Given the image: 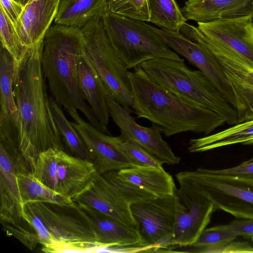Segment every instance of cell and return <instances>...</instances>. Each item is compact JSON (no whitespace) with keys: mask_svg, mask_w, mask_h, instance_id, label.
Returning <instances> with one entry per match:
<instances>
[{"mask_svg":"<svg viewBox=\"0 0 253 253\" xmlns=\"http://www.w3.org/2000/svg\"><path fill=\"white\" fill-rule=\"evenodd\" d=\"M42 50L43 42L28 48L13 66L12 88L18 110L19 149L24 166L31 172L41 152L50 148L66 150L47 92Z\"/></svg>","mask_w":253,"mask_h":253,"instance_id":"cell-1","label":"cell"},{"mask_svg":"<svg viewBox=\"0 0 253 253\" xmlns=\"http://www.w3.org/2000/svg\"><path fill=\"white\" fill-rule=\"evenodd\" d=\"M128 76L137 118L158 126L167 137L186 131L208 135L226 123L218 114L159 85L140 65Z\"/></svg>","mask_w":253,"mask_h":253,"instance_id":"cell-2","label":"cell"},{"mask_svg":"<svg viewBox=\"0 0 253 253\" xmlns=\"http://www.w3.org/2000/svg\"><path fill=\"white\" fill-rule=\"evenodd\" d=\"M84 45L81 28L51 25L43 39L42 71L52 97L58 105L66 110H80L95 128L111 135L95 118L79 88L78 66Z\"/></svg>","mask_w":253,"mask_h":253,"instance_id":"cell-3","label":"cell"},{"mask_svg":"<svg viewBox=\"0 0 253 253\" xmlns=\"http://www.w3.org/2000/svg\"><path fill=\"white\" fill-rule=\"evenodd\" d=\"M27 221L46 253L100 252V244L85 211L76 203L35 202L24 205Z\"/></svg>","mask_w":253,"mask_h":253,"instance_id":"cell-4","label":"cell"},{"mask_svg":"<svg viewBox=\"0 0 253 253\" xmlns=\"http://www.w3.org/2000/svg\"><path fill=\"white\" fill-rule=\"evenodd\" d=\"M140 66L161 87L218 114L229 125L238 123L236 109L201 71L190 69L183 59L159 58Z\"/></svg>","mask_w":253,"mask_h":253,"instance_id":"cell-5","label":"cell"},{"mask_svg":"<svg viewBox=\"0 0 253 253\" xmlns=\"http://www.w3.org/2000/svg\"><path fill=\"white\" fill-rule=\"evenodd\" d=\"M109 41L129 70L159 58H181L167 45L158 29L141 21L106 11L102 15Z\"/></svg>","mask_w":253,"mask_h":253,"instance_id":"cell-6","label":"cell"},{"mask_svg":"<svg viewBox=\"0 0 253 253\" xmlns=\"http://www.w3.org/2000/svg\"><path fill=\"white\" fill-rule=\"evenodd\" d=\"M175 176L180 187L207 197L216 210L237 218L253 219V179L202 168L179 172Z\"/></svg>","mask_w":253,"mask_h":253,"instance_id":"cell-7","label":"cell"},{"mask_svg":"<svg viewBox=\"0 0 253 253\" xmlns=\"http://www.w3.org/2000/svg\"><path fill=\"white\" fill-rule=\"evenodd\" d=\"M102 15L94 16L81 28L84 51L101 77L108 95L130 113L134 101L129 71L109 41Z\"/></svg>","mask_w":253,"mask_h":253,"instance_id":"cell-8","label":"cell"},{"mask_svg":"<svg viewBox=\"0 0 253 253\" xmlns=\"http://www.w3.org/2000/svg\"><path fill=\"white\" fill-rule=\"evenodd\" d=\"M180 31L210 51L220 63L235 99L238 123L253 120V63L223 43L186 23Z\"/></svg>","mask_w":253,"mask_h":253,"instance_id":"cell-9","label":"cell"},{"mask_svg":"<svg viewBox=\"0 0 253 253\" xmlns=\"http://www.w3.org/2000/svg\"><path fill=\"white\" fill-rule=\"evenodd\" d=\"M144 252H171L175 223L174 195L131 204Z\"/></svg>","mask_w":253,"mask_h":253,"instance_id":"cell-10","label":"cell"},{"mask_svg":"<svg viewBox=\"0 0 253 253\" xmlns=\"http://www.w3.org/2000/svg\"><path fill=\"white\" fill-rule=\"evenodd\" d=\"M174 195L176 207L171 252L195 243L216 211L211 200L183 187L176 188Z\"/></svg>","mask_w":253,"mask_h":253,"instance_id":"cell-11","label":"cell"},{"mask_svg":"<svg viewBox=\"0 0 253 253\" xmlns=\"http://www.w3.org/2000/svg\"><path fill=\"white\" fill-rule=\"evenodd\" d=\"M107 101L110 115L119 127L121 137L138 144L164 164L174 165L179 163L180 158L163 139L160 126L154 124L149 127L141 126L128 110L109 95Z\"/></svg>","mask_w":253,"mask_h":253,"instance_id":"cell-12","label":"cell"},{"mask_svg":"<svg viewBox=\"0 0 253 253\" xmlns=\"http://www.w3.org/2000/svg\"><path fill=\"white\" fill-rule=\"evenodd\" d=\"M160 32L167 45L197 67L235 109L236 103L233 93L220 63L212 53L179 31L162 28Z\"/></svg>","mask_w":253,"mask_h":253,"instance_id":"cell-13","label":"cell"},{"mask_svg":"<svg viewBox=\"0 0 253 253\" xmlns=\"http://www.w3.org/2000/svg\"><path fill=\"white\" fill-rule=\"evenodd\" d=\"M66 111L74 120L71 123L86 145L97 173L102 174L133 166L112 142L111 135L101 132L84 121L77 110L72 109Z\"/></svg>","mask_w":253,"mask_h":253,"instance_id":"cell-14","label":"cell"},{"mask_svg":"<svg viewBox=\"0 0 253 253\" xmlns=\"http://www.w3.org/2000/svg\"><path fill=\"white\" fill-rule=\"evenodd\" d=\"M197 24L207 37L227 45L253 63V16Z\"/></svg>","mask_w":253,"mask_h":253,"instance_id":"cell-15","label":"cell"},{"mask_svg":"<svg viewBox=\"0 0 253 253\" xmlns=\"http://www.w3.org/2000/svg\"><path fill=\"white\" fill-rule=\"evenodd\" d=\"M74 201L104 213L137 231L130 205L118 195L102 174L97 173L88 188Z\"/></svg>","mask_w":253,"mask_h":253,"instance_id":"cell-16","label":"cell"},{"mask_svg":"<svg viewBox=\"0 0 253 253\" xmlns=\"http://www.w3.org/2000/svg\"><path fill=\"white\" fill-rule=\"evenodd\" d=\"M78 205L86 213L92 224L102 248L100 252H112L117 249L123 252H144L136 230L96 210Z\"/></svg>","mask_w":253,"mask_h":253,"instance_id":"cell-17","label":"cell"},{"mask_svg":"<svg viewBox=\"0 0 253 253\" xmlns=\"http://www.w3.org/2000/svg\"><path fill=\"white\" fill-rule=\"evenodd\" d=\"M60 0H28L15 28L26 47L43 42L57 13Z\"/></svg>","mask_w":253,"mask_h":253,"instance_id":"cell-18","label":"cell"},{"mask_svg":"<svg viewBox=\"0 0 253 253\" xmlns=\"http://www.w3.org/2000/svg\"><path fill=\"white\" fill-rule=\"evenodd\" d=\"M58 180L56 192L72 201L88 188L97 173L93 163L56 149Z\"/></svg>","mask_w":253,"mask_h":253,"instance_id":"cell-19","label":"cell"},{"mask_svg":"<svg viewBox=\"0 0 253 253\" xmlns=\"http://www.w3.org/2000/svg\"><path fill=\"white\" fill-rule=\"evenodd\" d=\"M0 223L17 224L25 219L24 204L20 195L16 165L0 145Z\"/></svg>","mask_w":253,"mask_h":253,"instance_id":"cell-20","label":"cell"},{"mask_svg":"<svg viewBox=\"0 0 253 253\" xmlns=\"http://www.w3.org/2000/svg\"><path fill=\"white\" fill-rule=\"evenodd\" d=\"M186 20L206 23L253 16V0H193L181 9Z\"/></svg>","mask_w":253,"mask_h":253,"instance_id":"cell-21","label":"cell"},{"mask_svg":"<svg viewBox=\"0 0 253 253\" xmlns=\"http://www.w3.org/2000/svg\"><path fill=\"white\" fill-rule=\"evenodd\" d=\"M78 78L79 88L84 99L88 102L101 125L109 130L110 115L107 101L108 94L101 77L84 49L78 63Z\"/></svg>","mask_w":253,"mask_h":253,"instance_id":"cell-22","label":"cell"},{"mask_svg":"<svg viewBox=\"0 0 253 253\" xmlns=\"http://www.w3.org/2000/svg\"><path fill=\"white\" fill-rule=\"evenodd\" d=\"M126 180L156 197L174 195L173 178L163 168L133 166L118 170Z\"/></svg>","mask_w":253,"mask_h":253,"instance_id":"cell-23","label":"cell"},{"mask_svg":"<svg viewBox=\"0 0 253 253\" xmlns=\"http://www.w3.org/2000/svg\"><path fill=\"white\" fill-rule=\"evenodd\" d=\"M107 10V0H60L54 22L82 28L93 17Z\"/></svg>","mask_w":253,"mask_h":253,"instance_id":"cell-24","label":"cell"},{"mask_svg":"<svg viewBox=\"0 0 253 253\" xmlns=\"http://www.w3.org/2000/svg\"><path fill=\"white\" fill-rule=\"evenodd\" d=\"M0 54V123L18 130V110L12 88L14 60L1 45Z\"/></svg>","mask_w":253,"mask_h":253,"instance_id":"cell-25","label":"cell"},{"mask_svg":"<svg viewBox=\"0 0 253 253\" xmlns=\"http://www.w3.org/2000/svg\"><path fill=\"white\" fill-rule=\"evenodd\" d=\"M253 137V120L234 125L218 132L189 142L188 150L192 153L202 152L231 145L242 144Z\"/></svg>","mask_w":253,"mask_h":253,"instance_id":"cell-26","label":"cell"},{"mask_svg":"<svg viewBox=\"0 0 253 253\" xmlns=\"http://www.w3.org/2000/svg\"><path fill=\"white\" fill-rule=\"evenodd\" d=\"M17 179L23 204L42 202L70 204L74 201L47 188L26 170H17Z\"/></svg>","mask_w":253,"mask_h":253,"instance_id":"cell-27","label":"cell"},{"mask_svg":"<svg viewBox=\"0 0 253 253\" xmlns=\"http://www.w3.org/2000/svg\"><path fill=\"white\" fill-rule=\"evenodd\" d=\"M50 102L54 119L66 148L75 157L91 161L83 139L71 122L67 119L61 106L52 97H50Z\"/></svg>","mask_w":253,"mask_h":253,"instance_id":"cell-28","label":"cell"},{"mask_svg":"<svg viewBox=\"0 0 253 253\" xmlns=\"http://www.w3.org/2000/svg\"><path fill=\"white\" fill-rule=\"evenodd\" d=\"M149 22L175 31H180L186 23L181 9L175 0H148Z\"/></svg>","mask_w":253,"mask_h":253,"instance_id":"cell-29","label":"cell"},{"mask_svg":"<svg viewBox=\"0 0 253 253\" xmlns=\"http://www.w3.org/2000/svg\"><path fill=\"white\" fill-rule=\"evenodd\" d=\"M237 236L222 225L206 228L197 241L190 246L178 248L177 252L207 253L213 248L222 246L233 241Z\"/></svg>","mask_w":253,"mask_h":253,"instance_id":"cell-30","label":"cell"},{"mask_svg":"<svg viewBox=\"0 0 253 253\" xmlns=\"http://www.w3.org/2000/svg\"><path fill=\"white\" fill-rule=\"evenodd\" d=\"M56 149L50 148L40 153L31 172L36 179L55 192L58 180Z\"/></svg>","mask_w":253,"mask_h":253,"instance_id":"cell-31","label":"cell"},{"mask_svg":"<svg viewBox=\"0 0 253 253\" xmlns=\"http://www.w3.org/2000/svg\"><path fill=\"white\" fill-rule=\"evenodd\" d=\"M102 174L118 195L129 205L157 197L123 179L119 175L118 170H111Z\"/></svg>","mask_w":253,"mask_h":253,"instance_id":"cell-32","label":"cell"},{"mask_svg":"<svg viewBox=\"0 0 253 253\" xmlns=\"http://www.w3.org/2000/svg\"><path fill=\"white\" fill-rule=\"evenodd\" d=\"M110 137L114 144L133 166L163 167V162L135 142L121 136Z\"/></svg>","mask_w":253,"mask_h":253,"instance_id":"cell-33","label":"cell"},{"mask_svg":"<svg viewBox=\"0 0 253 253\" xmlns=\"http://www.w3.org/2000/svg\"><path fill=\"white\" fill-rule=\"evenodd\" d=\"M0 35L1 45L12 56L14 63L19 61L28 47L23 44L13 23L0 6Z\"/></svg>","mask_w":253,"mask_h":253,"instance_id":"cell-34","label":"cell"},{"mask_svg":"<svg viewBox=\"0 0 253 253\" xmlns=\"http://www.w3.org/2000/svg\"><path fill=\"white\" fill-rule=\"evenodd\" d=\"M108 11L115 14L149 22L148 0H107Z\"/></svg>","mask_w":253,"mask_h":253,"instance_id":"cell-35","label":"cell"},{"mask_svg":"<svg viewBox=\"0 0 253 253\" xmlns=\"http://www.w3.org/2000/svg\"><path fill=\"white\" fill-rule=\"evenodd\" d=\"M3 230L9 236H12L17 239L30 250H33L40 244V239L35 230L25 219L17 224L1 223Z\"/></svg>","mask_w":253,"mask_h":253,"instance_id":"cell-36","label":"cell"},{"mask_svg":"<svg viewBox=\"0 0 253 253\" xmlns=\"http://www.w3.org/2000/svg\"><path fill=\"white\" fill-rule=\"evenodd\" d=\"M222 226L234 232L238 237L249 238L253 237V219L238 218Z\"/></svg>","mask_w":253,"mask_h":253,"instance_id":"cell-37","label":"cell"},{"mask_svg":"<svg viewBox=\"0 0 253 253\" xmlns=\"http://www.w3.org/2000/svg\"><path fill=\"white\" fill-rule=\"evenodd\" d=\"M0 6L3 8L15 27L18 23L24 5L16 0H0Z\"/></svg>","mask_w":253,"mask_h":253,"instance_id":"cell-38","label":"cell"},{"mask_svg":"<svg viewBox=\"0 0 253 253\" xmlns=\"http://www.w3.org/2000/svg\"><path fill=\"white\" fill-rule=\"evenodd\" d=\"M253 253V247L246 242L234 241L222 246L210 249L207 253Z\"/></svg>","mask_w":253,"mask_h":253,"instance_id":"cell-39","label":"cell"},{"mask_svg":"<svg viewBox=\"0 0 253 253\" xmlns=\"http://www.w3.org/2000/svg\"><path fill=\"white\" fill-rule=\"evenodd\" d=\"M211 170L217 173L242 176L253 179V162L247 161L234 167Z\"/></svg>","mask_w":253,"mask_h":253,"instance_id":"cell-40","label":"cell"},{"mask_svg":"<svg viewBox=\"0 0 253 253\" xmlns=\"http://www.w3.org/2000/svg\"><path fill=\"white\" fill-rule=\"evenodd\" d=\"M253 144V137L250 138L245 142L243 145H252Z\"/></svg>","mask_w":253,"mask_h":253,"instance_id":"cell-41","label":"cell"},{"mask_svg":"<svg viewBox=\"0 0 253 253\" xmlns=\"http://www.w3.org/2000/svg\"><path fill=\"white\" fill-rule=\"evenodd\" d=\"M16 1L20 2L22 4L24 5L28 0H16Z\"/></svg>","mask_w":253,"mask_h":253,"instance_id":"cell-42","label":"cell"},{"mask_svg":"<svg viewBox=\"0 0 253 253\" xmlns=\"http://www.w3.org/2000/svg\"><path fill=\"white\" fill-rule=\"evenodd\" d=\"M248 162H253V157L248 161Z\"/></svg>","mask_w":253,"mask_h":253,"instance_id":"cell-43","label":"cell"},{"mask_svg":"<svg viewBox=\"0 0 253 253\" xmlns=\"http://www.w3.org/2000/svg\"><path fill=\"white\" fill-rule=\"evenodd\" d=\"M251 239L253 241V237H252Z\"/></svg>","mask_w":253,"mask_h":253,"instance_id":"cell-44","label":"cell"},{"mask_svg":"<svg viewBox=\"0 0 253 253\" xmlns=\"http://www.w3.org/2000/svg\"><path fill=\"white\" fill-rule=\"evenodd\" d=\"M187 1H191V0H186Z\"/></svg>","mask_w":253,"mask_h":253,"instance_id":"cell-45","label":"cell"}]
</instances>
